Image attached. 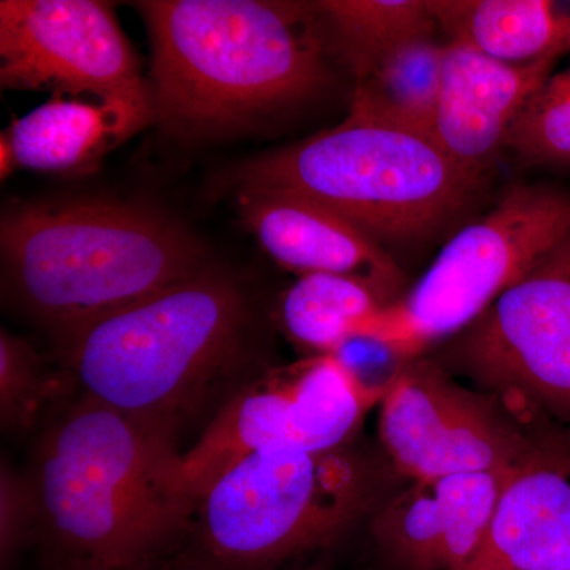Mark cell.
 <instances>
[{
	"label": "cell",
	"mask_w": 570,
	"mask_h": 570,
	"mask_svg": "<svg viewBox=\"0 0 570 570\" xmlns=\"http://www.w3.org/2000/svg\"><path fill=\"white\" fill-rule=\"evenodd\" d=\"M58 347L81 396L175 442L193 426L205 430L272 367L254 347L249 296L214 266L94 322Z\"/></svg>",
	"instance_id": "6da1fadb"
},
{
	"label": "cell",
	"mask_w": 570,
	"mask_h": 570,
	"mask_svg": "<svg viewBox=\"0 0 570 570\" xmlns=\"http://www.w3.org/2000/svg\"><path fill=\"white\" fill-rule=\"evenodd\" d=\"M178 442L80 396L36 450L37 535L52 570H135L178 549L195 502Z\"/></svg>",
	"instance_id": "7a4b0ae2"
},
{
	"label": "cell",
	"mask_w": 570,
	"mask_h": 570,
	"mask_svg": "<svg viewBox=\"0 0 570 570\" xmlns=\"http://www.w3.org/2000/svg\"><path fill=\"white\" fill-rule=\"evenodd\" d=\"M154 112L176 132H209L296 107L328 86V41L313 3L146 0Z\"/></svg>",
	"instance_id": "3957f363"
},
{
	"label": "cell",
	"mask_w": 570,
	"mask_h": 570,
	"mask_svg": "<svg viewBox=\"0 0 570 570\" xmlns=\"http://www.w3.org/2000/svg\"><path fill=\"white\" fill-rule=\"evenodd\" d=\"M11 294L59 344L86 326L212 268L171 217L121 202L11 209L0 225Z\"/></svg>",
	"instance_id": "277c9868"
},
{
	"label": "cell",
	"mask_w": 570,
	"mask_h": 570,
	"mask_svg": "<svg viewBox=\"0 0 570 570\" xmlns=\"http://www.w3.org/2000/svg\"><path fill=\"white\" fill-rule=\"evenodd\" d=\"M243 186L302 195L346 217L397 261L478 216L490 183L461 171L425 135L356 116L258 157Z\"/></svg>",
	"instance_id": "5b68a950"
},
{
	"label": "cell",
	"mask_w": 570,
	"mask_h": 570,
	"mask_svg": "<svg viewBox=\"0 0 570 570\" xmlns=\"http://www.w3.org/2000/svg\"><path fill=\"white\" fill-rule=\"evenodd\" d=\"M376 498V469L351 445L254 453L195 499L168 562L176 570H276L335 542Z\"/></svg>",
	"instance_id": "8992f818"
},
{
	"label": "cell",
	"mask_w": 570,
	"mask_h": 570,
	"mask_svg": "<svg viewBox=\"0 0 570 570\" xmlns=\"http://www.w3.org/2000/svg\"><path fill=\"white\" fill-rule=\"evenodd\" d=\"M569 235L568 187H509L489 212L445 239L425 275L374 314L360 341L377 344L401 363L422 358L474 324Z\"/></svg>",
	"instance_id": "52a82bcc"
},
{
	"label": "cell",
	"mask_w": 570,
	"mask_h": 570,
	"mask_svg": "<svg viewBox=\"0 0 570 570\" xmlns=\"http://www.w3.org/2000/svg\"><path fill=\"white\" fill-rule=\"evenodd\" d=\"M387 389V381H366L341 354L307 355L292 365L268 367L183 452V490L195 502L217 475L254 453L346 448Z\"/></svg>",
	"instance_id": "ba28073f"
},
{
	"label": "cell",
	"mask_w": 570,
	"mask_h": 570,
	"mask_svg": "<svg viewBox=\"0 0 570 570\" xmlns=\"http://www.w3.org/2000/svg\"><path fill=\"white\" fill-rule=\"evenodd\" d=\"M433 360L524 422L570 423V235Z\"/></svg>",
	"instance_id": "9c48e42d"
},
{
	"label": "cell",
	"mask_w": 570,
	"mask_h": 570,
	"mask_svg": "<svg viewBox=\"0 0 570 570\" xmlns=\"http://www.w3.org/2000/svg\"><path fill=\"white\" fill-rule=\"evenodd\" d=\"M379 406V436L409 480L515 468L539 422H524L497 395L460 385L433 358L401 363Z\"/></svg>",
	"instance_id": "30bf717a"
},
{
	"label": "cell",
	"mask_w": 570,
	"mask_h": 570,
	"mask_svg": "<svg viewBox=\"0 0 570 570\" xmlns=\"http://www.w3.org/2000/svg\"><path fill=\"white\" fill-rule=\"evenodd\" d=\"M0 82L154 112L137 55L99 0H2Z\"/></svg>",
	"instance_id": "8fae6325"
},
{
	"label": "cell",
	"mask_w": 570,
	"mask_h": 570,
	"mask_svg": "<svg viewBox=\"0 0 570 570\" xmlns=\"http://www.w3.org/2000/svg\"><path fill=\"white\" fill-rule=\"evenodd\" d=\"M239 206L258 245L296 276L352 277L390 306L411 285L400 262L358 225L326 206L284 190L243 187Z\"/></svg>",
	"instance_id": "7c38bea8"
},
{
	"label": "cell",
	"mask_w": 570,
	"mask_h": 570,
	"mask_svg": "<svg viewBox=\"0 0 570 570\" xmlns=\"http://www.w3.org/2000/svg\"><path fill=\"white\" fill-rule=\"evenodd\" d=\"M464 570H570V423L539 426Z\"/></svg>",
	"instance_id": "4fadbf2b"
},
{
	"label": "cell",
	"mask_w": 570,
	"mask_h": 570,
	"mask_svg": "<svg viewBox=\"0 0 570 570\" xmlns=\"http://www.w3.org/2000/svg\"><path fill=\"white\" fill-rule=\"evenodd\" d=\"M560 59L512 66L445 40L444 80L431 140L461 171L490 183L521 112Z\"/></svg>",
	"instance_id": "5bb4252c"
},
{
	"label": "cell",
	"mask_w": 570,
	"mask_h": 570,
	"mask_svg": "<svg viewBox=\"0 0 570 570\" xmlns=\"http://www.w3.org/2000/svg\"><path fill=\"white\" fill-rule=\"evenodd\" d=\"M512 469L412 480L374 513L379 549L400 570L466 569Z\"/></svg>",
	"instance_id": "9a60e30c"
},
{
	"label": "cell",
	"mask_w": 570,
	"mask_h": 570,
	"mask_svg": "<svg viewBox=\"0 0 570 570\" xmlns=\"http://www.w3.org/2000/svg\"><path fill=\"white\" fill-rule=\"evenodd\" d=\"M151 112L55 94L47 104L11 124L6 135L17 167L41 174H86L132 137Z\"/></svg>",
	"instance_id": "2e32d148"
},
{
	"label": "cell",
	"mask_w": 570,
	"mask_h": 570,
	"mask_svg": "<svg viewBox=\"0 0 570 570\" xmlns=\"http://www.w3.org/2000/svg\"><path fill=\"white\" fill-rule=\"evenodd\" d=\"M445 40L527 66L570 51V10L551 0H428Z\"/></svg>",
	"instance_id": "e0dca14e"
},
{
	"label": "cell",
	"mask_w": 570,
	"mask_h": 570,
	"mask_svg": "<svg viewBox=\"0 0 570 570\" xmlns=\"http://www.w3.org/2000/svg\"><path fill=\"white\" fill-rule=\"evenodd\" d=\"M444 61L445 40H439L438 32L400 45L355 81L348 115L430 137L441 99Z\"/></svg>",
	"instance_id": "ac0fdd59"
},
{
	"label": "cell",
	"mask_w": 570,
	"mask_h": 570,
	"mask_svg": "<svg viewBox=\"0 0 570 570\" xmlns=\"http://www.w3.org/2000/svg\"><path fill=\"white\" fill-rule=\"evenodd\" d=\"M385 306L373 288L352 277L299 276L281 298L279 322L305 356L341 354Z\"/></svg>",
	"instance_id": "d6986e66"
},
{
	"label": "cell",
	"mask_w": 570,
	"mask_h": 570,
	"mask_svg": "<svg viewBox=\"0 0 570 570\" xmlns=\"http://www.w3.org/2000/svg\"><path fill=\"white\" fill-rule=\"evenodd\" d=\"M330 51L355 81L400 45L439 32L428 0H322L313 2Z\"/></svg>",
	"instance_id": "ffe728a7"
},
{
	"label": "cell",
	"mask_w": 570,
	"mask_h": 570,
	"mask_svg": "<svg viewBox=\"0 0 570 570\" xmlns=\"http://www.w3.org/2000/svg\"><path fill=\"white\" fill-rule=\"evenodd\" d=\"M75 389L66 367L52 370L31 344L0 333V419L10 433H26L63 393Z\"/></svg>",
	"instance_id": "44dd1931"
},
{
	"label": "cell",
	"mask_w": 570,
	"mask_h": 570,
	"mask_svg": "<svg viewBox=\"0 0 570 570\" xmlns=\"http://www.w3.org/2000/svg\"><path fill=\"white\" fill-rule=\"evenodd\" d=\"M524 167L570 170V66L554 71L521 112L508 142Z\"/></svg>",
	"instance_id": "7402d4cb"
},
{
	"label": "cell",
	"mask_w": 570,
	"mask_h": 570,
	"mask_svg": "<svg viewBox=\"0 0 570 570\" xmlns=\"http://www.w3.org/2000/svg\"><path fill=\"white\" fill-rule=\"evenodd\" d=\"M37 501L29 472L2 463L0 468V557L10 568L28 543L36 542Z\"/></svg>",
	"instance_id": "603a6c76"
},
{
	"label": "cell",
	"mask_w": 570,
	"mask_h": 570,
	"mask_svg": "<svg viewBox=\"0 0 570 570\" xmlns=\"http://www.w3.org/2000/svg\"><path fill=\"white\" fill-rule=\"evenodd\" d=\"M14 168H17V160H14L13 148H11L9 137L3 132L0 135V175H2V179L9 176Z\"/></svg>",
	"instance_id": "cb8c5ba5"
},
{
	"label": "cell",
	"mask_w": 570,
	"mask_h": 570,
	"mask_svg": "<svg viewBox=\"0 0 570 570\" xmlns=\"http://www.w3.org/2000/svg\"><path fill=\"white\" fill-rule=\"evenodd\" d=\"M135 570H175L171 568V564H168L167 561L159 562V564L151 566V568H142V569H135Z\"/></svg>",
	"instance_id": "d4e9b609"
}]
</instances>
